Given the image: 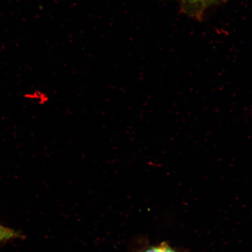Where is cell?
Segmentation results:
<instances>
[{
    "label": "cell",
    "instance_id": "obj_4",
    "mask_svg": "<svg viewBox=\"0 0 252 252\" xmlns=\"http://www.w3.org/2000/svg\"><path fill=\"white\" fill-rule=\"evenodd\" d=\"M216 1V0H205V3Z\"/></svg>",
    "mask_w": 252,
    "mask_h": 252
},
{
    "label": "cell",
    "instance_id": "obj_2",
    "mask_svg": "<svg viewBox=\"0 0 252 252\" xmlns=\"http://www.w3.org/2000/svg\"><path fill=\"white\" fill-rule=\"evenodd\" d=\"M144 252H178L165 242L147 248Z\"/></svg>",
    "mask_w": 252,
    "mask_h": 252
},
{
    "label": "cell",
    "instance_id": "obj_3",
    "mask_svg": "<svg viewBox=\"0 0 252 252\" xmlns=\"http://www.w3.org/2000/svg\"><path fill=\"white\" fill-rule=\"evenodd\" d=\"M186 1H187L189 3H190V4H204L205 0H186Z\"/></svg>",
    "mask_w": 252,
    "mask_h": 252
},
{
    "label": "cell",
    "instance_id": "obj_1",
    "mask_svg": "<svg viewBox=\"0 0 252 252\" xmlns=\"http://www.w3.org/2000/svg\"><path fill=\"white\" fill-rule=\"evenodd\" d=\"M20 233L0 225V243L21 237Z\"/></svg>",
    "mask_w": 252,
    "mask_h": 252
}]
</instances>
